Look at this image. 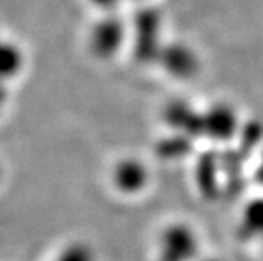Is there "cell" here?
<instances>
[{
	"label": "cell",
	"mask_w": 263,
	"mask_h": 261,
	"mask_svg": "<svg viewBox=\"0 0 263 261\" xmlns=\"http://www.w3.org/2000/svg\"><path fill=\"white\" fill-rule=\"evenodd\" d=\"M196 238L187 228H172L164 234L161 261H189L196 253Z\"/></svg>",
	"instance_id": "obj_1"
},
{
	"label": "cell",
	"mask_w": 263,
	"mask_h": 261,
	"mask_svg": "<svg viewBox=\"0 0 263 261\" xmlns=\"http://www.w3.org/2000/svg\"><path fill=\"white\" fill-rule=\"evenodd\" d=\"M57 261H91V253L85 247L74 246L68 250H65Z\"/></svg>",
	"instance_id": "obj_2"
}]
</instances>
